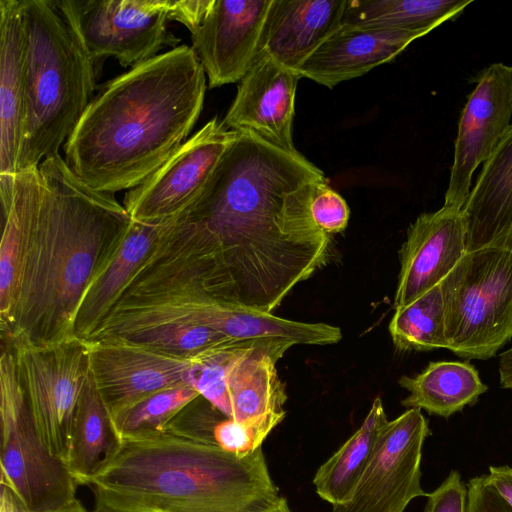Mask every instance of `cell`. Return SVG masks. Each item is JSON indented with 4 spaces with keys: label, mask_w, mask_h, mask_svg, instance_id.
Segmentation results:
<instances>
[{
    "label": "cell",
    "mask_w": 512,
    "mask_h": 512,
    "mask_svg": "<svg viewBox=\"0 0 512 512\" xmlns=\"http://www.w3.org/2000/svg\"><path fill=\"white\" fill-rule=\"evenodd\" d=\"M324 173L303 155L239 133L180 216L196 225L225 306L272 313L326 264L330 237L311 215Z\"/></svg>",
    "instance_id": "1"
},
{
    "label": "cell",
    "mask_w": 512,
    "mask_h": 512,
    "mask_svg": "<svg viewBox=\"0 0 512 512\" xmlns=\"http://www.w3.org/2000/svg\"><path fill=\"white\" fill-rule=\"evenodd\" d=\"M206 88L188 45L132 67L94 95L64 144L66 164L102 192L138 186L188 140Z\"/></svg>",
    "instance_id": "2"
},
{
    "label": "cell",
    "mask_w": 512,
    "mask_h": 512,
    "mask_svg": "<svg viewBox=\"0 0 512 512\" xmlns=\"http://www.w3.org/2000/svg\"><path fill=\"white\" fill-rule=\"evenodd\" d=\"M43 193L4 342L49 345L74 337L80 299L132 218L112 193L79 179L58 153L38 166Z\"/></svg>",
    "instance_id": "3"
},
{
    "label": "cell",
    "mask_w": 512,
    "mask_h": 512,
    "mask_svg": "<svg viewBox=\"0 0 512 512\" xmlns=\"http://www.w3.org/2000/svg\"><path fill=\"white\" fill-rule=\"evenodd\" d=\"M84 483L115 512H267L281 496L262 448L238 456L169 430L120 436Z\"/></svg>",
    "instance_id": "4"
},
{
    "label": "cell",
    "mask_w": 512,
    "mask_h": 512,
    "mask_svg": "<svg viewBox=\"0 0 512 512\" xmlns=\"http://www.w3.org/2000/svg\"><path fill=\"white\" fill-rule=\"evenodd\" d=\"M26 121L17 172L38 167L76 128L96 89L95 63L55 1L21 0Z\"/></svg>",
    "instance_id": "5"
},
{
    "label": "cell",
    "mask_w": 512,
    "mask_h": 512,
    "mask_svg": "<svg viewBox=\"0 0 512 512\" xmlns=\"http://www.w3.org/2000/svg\"><path fill=\"white\" fill-rule=\"evenodd\" d=\"M447 349L486 360L512 338V244L466 252L441 280Z\"/></svg>",
    "instance_id": "6"
},
{
    "label": "cell",
    "mask_w": 512,
    "mask_h": 512,
    "mask_svg": "<svg viewBox=\"0 0 512 512\" xmlns=\"http://www.w3.org/2000/svg\"><path fill=\"white\" fill-rule=\"evenodd\" d=\"M0 423L1 485L23 512H57L75 503L78 484L39 435L8 344L0 359Z\"/></svg>",
    "instance_id": "7"
},
{
    "label": "cell",
    "mask_w": 512,
    "mask_h": 512,
    "mask_svg": "<svg viewBox=\"0 0 512 512\" xmlns=\"http://www.w3.org/2000/svg\"><path fill=\"white\" fill-rule=\"evenodd\" d=\"M11 346L37 431L51 454L66 464L73 421L89 373L86 340L35 345L21 340Z\"/></svg>",
    "instance_id": "8"
},
{
    "label": "cell",
    "mask_w": 512,
    "mask_h": 512,
    "mask_svg": "<svg viewBox=\"0 0 512 512\" xmlns=\"http://www.w3.org/2000/svg\"><path fill=\"white\" fill-rule=\"evenodd\" d=\"M170 0H62L55 5L94 62L136 66L180 41L168 30Z\"/></svg>",
    "instance_id": "9"
},
{
    "label": "cell",
    "mask_w": 512,
    "mask_h": 512,
    "mask_svg": "<svg viewBox=\"0 0 512 512\" xmlns=\"http://www.w3.org/2000/svg\"><path fill=\"white\" fill-rule=\"evenodd\" d=\"M237 131L217 117L192 135L162 166L125 194L133 220L162 223L184 213L200 196Z\"/></svg>",
    "instance_id": "10"
},
{
    "label": "cell",
    "mask_w": 512,
    "mask_h": 512,
    "mask_svg": "<svg viewBox=\"0 0 512 512\" xmlns=\"http://www.w3.org/2000/svg\"><path fill=\"white\" fill-rule=\"evenodd\" d=\"M430 434L418 408L388 421L352 495L331 512H404L413 499L427 496L421 486V460Z\"/></svg>",
    "instance_id": "11"
},
{
    "label": "cell",
    "mask_w": 512,
    "mask_h": 512,
    "mask_svg": "<svg viewBox=\"0 0 512 512\" xmlns=\"http://www.w3.org/2000/svg\"><path fill=\"white\" fill-rule=\"evenodd\" d=\"M89 369L110 416L156 392L189 385L196 357L118 338L86 340Z\"/></svg>",
    "instance_id": "12"
},
{
    "label": "cell",
    "mask_w": 512,
    "mask_h": 512,
    "mask_svg": "<svg viewBox=\"0 0 512 512\" xmlns=\"http://www.w3.org/2000/svg\"><path fill=\"white\" fill-rule=\"evenodd\" d=\"M512 66L494 63L481 71L458 122L444 204L463 208L472 176L512 123Z\"/></svg>",
    "instance_id": "13"
},
{
    "label": "cell",
    "mask_w": 512,
    "mask_h": 512,
    "mask_svg": "<svg viewBox=\"0 0 512 512\" xmlns=\"http://www.w3.org/2000/svg\"><path fill=\"white\" fill-rule=\"evenodd\" d=\"M300 78L268 54L258 53L238 84L236 96L222 120L224 125L251 134L288 154L302 155L292 137Z\"/></svg>",
    "instance_id": "14"
},
{
    "label": "cell",
    "mask_w": 512,
    "mask_h": 512,
    "mask_svg": "<svg viewBox=\"0 0 512 512\" xmlns=\"http://www.w3.org/2000/svg\"><path fill=\"white\" fill-rule=\"evenodd\" d=\"M272 0H214L191 33L209 88L240 82L257 54Z\"/></svg>",
    "instance_id": "15"
},
{
    "label": "cell",
    "mask_w": 512,
    "mask_h": 512,
    "mask_svg": "<svg viewBox=\"0 0 512 512\" xmlns=\"http://www.w3.org/2000/svg\"><path fill=\"white\" fill-rule=\"evenodd\" d=\"M466 240L463 208L443 205L419 215L400 250L394 308L409 304L439 284L466 253Z\"/></svg>",
    "instance_id": "16"
},
{
    "label": "cell",
    "mask_w": 512,
    "mask_h": 512,
    "mask_svg": "<svg viewBox=\"0 0 512 512\" xmlns=\"http://www.w3.org/2000/svg\"><path fill=\"white\" fill-rule=\"evenodd\" d=\"M0 195L7 212L14 195L26 121V59L21 0H0Z\"/></svg>",
    "instance_id": "17"
},
{
    "label": "cell",
    "mask_w": 512,
    "mask_h": 512,
    "mask_svg": "<svg viewBox=\"0 0 512 512\" xmlns=\"http://www.w3.org/2000/svg\"><path fill=\"white\" fill-rule=\"evenodd\" d=\"M172 220L143 223L132 219L103 257L80 299L74 319L75 337L87 340L92 335Z\"/></svg>",
    "instance_id": "18"
},
{
    "label": "cell",
    "mask_w": 512,
    "mask_h": 512,
    "mask_svg": "<svg viewBox=\"0 0 512 512\" xmlns=\"http://www.w3.org/2000/svg\"><path fill=\"white\" fill-rule=\"evenodd\" d=\"M345 6L346 0H272L258 53L268 54L297 73L342 26Z\"/></svg>",
    "instance_id": "19"
},
{
    "label": "cell",
    "mask_w": 512,
    "mask_h": 512,
    "mask_svg": "<svg viewBox=\"0 0 512 512\" xmlns=\"http://www.w3.org/2000/svg\"><path fill=\"white\" fill-rule=\"evenodd\" d=\"M417 35L341 26L297 73L328 88L366 74L402 52Z\"/></svg>",
    "instance_id": "20"
},
{
    "label": "cell",
    "mask_w": 512,
    "mask_h": 512,
    "mask_svg": "<svg viewBox=\"0 0 512 512\" xmlns=\"http://www.w3.org/2000/svg\"><path fill=\"white\" fill-rule=\"evenodd\" d=\"M463 209L466 252L512 244V123L483 163Z\"/></svg>",
    "instance_id": "21"
},
{
    "label": "cell",
    "mask_w": 512,
    "mask_h": 512,
    "mask_svg": "<svg viewBox=\"0 0 512 512\" xmlns=\"http://www.w3.org/2000/svg\"><path fill=\"white\" fill-rule=\"evenodd\" d=\"M43 185L38 167L17 172L0 242V324L7 328L15 305L24 252L37 219Z\"/></svg>",
    "instance_id": "22"
},
{
    "label": "cell",
    "mask_w": 512,
    "mask_h": 512,
    "mask_svg": "<svg viewBox=\"0 0 512 512\" xmlns=\"http://www.w3.org/2000/svg\"><path fill=\"white\" fill-rule=\"evenodd\" d=\"M398 383L409 392L401 401L404 407L444 418L473 406L488 389L473 365L458 361L430 362L416 376H402Z\"/></svg>",
    "instance_id": "23"
},
{
    "label": "cell",
    "mask_w": 512,
    "mask_h": 512,
    "mask_svg": "<svg viewBox=\"0 0 512 512\" xmlns=\"http://www.w3.org/2000/svg\"><path fill=\"white\" fill-rule=\"evenodd\" d=\"M471 3L472 0H346L342 26L422 37Z\"/></svg>",
    "instance_id": "24"
},
{
    "label": "cell",
    "mask_w": 512,
    "mask_h": 512,
    "mask_svg": "<svg viewBox=\"0 0 512 512\" xmlns=\"http://www.w3.org/2000/svg\"><path fill=\"white\" fill-rule=\"evenodd\" d=\"M387 422L382 400L377 397L359 429L317 469L313 484L320 498L332 506L350 498Z\"/></svg>",
    "instance_id": "25"
},
{
    "label": "cell",
    "mask_w": 512,
    "mask_h": 512,
    "mask_svg": "<svg viewBox=\"0 0 512 512\" xmlns=\"http://www.w3.org/2000/svg\"><path fill=\"white\" fill-rule=\"evenodd\" d=\"M118 441L111 416L89 369L73 421L67 462L78 485H84Z\"/></svg>",
    "instance_id": "26"
},
{
    "label": "cell",
    "mask_w": 512,
    "mask_h": 512,
    "mask_svg": "<svg viewBox=\"0 0 512 512\" xmlns=\"http://www.w3.org/2000/svg\"><path fill=\"white\" fill-rule=\"evenodd\" d=\"M389 332L395 347L400 351L447 349L440 283L409 304L395 309Z\"/></svg>",
    "instance_id": "27"
},
{
    "label": "cell",
    "mask_w": 512,
    "mask_h": 512,
    "mask_svg": "<svg viewBox=\"0 0 512 512\" xmlns=\"http://www.w3.org/2000/svg\"><path fill=\"white\" fill-rule=\"evenodd\" d=\"M198 397V392L190 385L151 394L111 417L117 437L162 430L184 407Z\"/></svg>",
    "instance_id": "28"
},
{
    "label": "cell",
    "mask_w": 512,
    "mask_h": 512,
    "mask_svg": "<svg viewBox=\"0 0 512 512\" xmlns=\"http://www.w3.org/2000/svg\"><path fill=\"white\" fill-rule=\"evenodd\" d=\"M254 344L270 343L240 341L214 349L198 355L191 369L189 385L198 392L199 396L228 418L233 419L227 386L228 372L239 353Z\"/></svg>",
    "instance_id": "29"
},
{
    "label": "cell",
    "mask_w": 512,
    "mask_h": 512,
    "mask_svg": "<svg viewBox=\"0 0 512 512\" xmlns=\"http://www.w3.org/2000/svg\"><path fill=\"white\" fill-rule=\"evenodd\" d=\"M286 412L250 421H237L222 416L213 428L214 443L222 450L246 456L261 448L270 432L285 418Z\"/></svg>",
    "instance_id": "30"
},
{
    "label": "cell",
    "mask_w": 512,
    "mask_h": 512,
    "mask_svg": "<svg viewBox=\"0 0 512 512\" xmlns=\"http://www.w3.org/2000/svg\"><path fill=\"white\" fill-rule=\"evenodd\" d=\"M310 209L313 221L327 235L340 233L347 227L349 207L344 198L330 187L327 179L315 185Z\"/></svg>",
    "instance_id": "31"
},
{
    "label": "cell",
    "mask_w": 512,
    "mask_h": 512,
    "mask_svg": "<svg viewBox=\"0 0 512 512\" xmlns=\"http://www.w3.org/2000/svg\"><path fill=\"white\" fill-rule=\"evenodd\" d=\"M426 497L424 512H467V485L456 470H452L440 486Z\"/></svg>",
    "instance_id": "32"
},
{
    "label": "cell",
    "mask_w": 512,
    "mask_h": 512,
    "mask_svg": "<svg viewBox=\"0 0 512 512\" xmlns=\"http://www.w3.org/2000/svg\"><path fill=\"white\" fill-rule=\"evenodd\" d=\"M467 489V512H512V508L487 483L486 475L471 478Z\"/></svg>",
    "instance_id": "33"
},
{
    "label": "cell",
    "mask_w": 512,
    "mask_h": 512,
    "mask_svg": "<svg viewBox=\"0 0 512 512\" xmlns=\"http://www.w3.org/2000/svg\"><path fill=\"white\" fill-rule=\"evenodd\" d=\"M213 2L214 0H170L169 19L182 23L192 33L199 27Z\"/></svg>",
    "instance_id": "34"
},
{
    "label": "cell",
    "mask_w": 512,
    "mask_h": 512,
    "mask_svg": "<svg viewBox=\"0 0 512 512\" xmlns=\"http://www.w3.org/2000/svg\"><path fill=\"white\" fill-rule=\"evenodd\" d=\"M486 481L512 508V468L506 465L490 466Z\"/></svg>",
    "instance_id": "35"
},
{
    "label": "cell",
    "mask_w": 512,
    "mask_h": 512,
    "mask_svg": "<svg viewBox=\"0 0 512 512\" xmlns=\"http://www.w3.org/2000/svg\"><path fill=\"white\" fill-rule=\"evenodd\" d=\"M499 374L501 386L512 389V348L500 355Z\"/></svg>",
    "instance_id": "36"
},
{
    "label": "cell",
    "mask_w": 512,
    "mask_h": 512,
    "mask_svg": "<svg viewBox=\"0 0 512 512\" xmlns=\"http://www.w3.org/2000/svg\"><path fill=\"white\" fill-rule=\"evenodd\" d=\"M22 509L12 491L1 485L0 512H21Z\"/></svg>",
    "instance_id": "37"
},
{
    "label": "cell",
    "mask_w": 512,
    "mask_h": 512,
    "mask_svg": "<svg viewBox=\"0 0 512 512\" xmlns=\"http://www.w3.org/2000/svg\"><path fill=\"white\" fill-rule=\"evenodd\" d=\"M267 512H292L289 508L287 499L281 496L279 502Z\"/></svg>",
    "instance_id": "38"
},
{
    "label": "cell",
    "mask_w": 512,
    "mask_h": 512,
    "mask_svg": "<svg viewBox=\"0 0 512 512\" xmlns=\"http://www.w3.org/2000/svg\"><path fill=\"white\" fill-rule=\"evenodd\" d=\"M21 512H23V510ZM57 512H88V511H86V509L81 504V502L79 500H77L75 503H73L70 506H68L60 511H57Z\"/></svg>",
    "instance_id": "39"
}]
</instances>
